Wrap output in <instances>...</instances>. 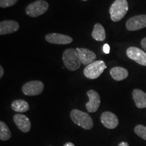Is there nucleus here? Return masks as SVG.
<instances>
[{
	"label": "nucleus",
	"mask_w": 146,
	"mask_h": 146,
	"mask_svg": "<svg viewBox=\"0 0 146 146\" xmlns=\"http://www.w3.org/2000/svg\"><path fill=\"white\" fill-rule=\"evenodd\" d=\"M129 10V5L127 0H115L110 8L111 20L118 22L122 20Z\"/></svg>",
	"instance_id": "obj_1"
},
{
	"label": "nucleus",
	"mask_w": 146,
	"mask_h": 146,
	"mask_svg": "<svg viewBox=\"0 0 146 146\" xmlns=\"http://www.w3.org/2000/svg\"><path fill=\"white\" fill-rule=\"evenodd\" d=\"M70 117L76 125L86 130L92 129L94 126V122L91 116L87 113L82 112L79 110H72L70 112Z\"/></svg>",
	"instance_id": "obj_3"
},
{
	"label": "nucleus",
	"mask_w": 146,
	"mask_h": 146,
	"mask_svg": "<svg viewBox=\"0 0 146 146\" xmlns=\"http://www.w3.org/2000/svg\"><path fill=\"white\" fill-rule=\"evenodd\" d=\"M101 121L106 128L114 129L118 125V118L114 113L111 112H104L101 116Z\"/></svg>",
	"instance_id": "obj_11"
},
{
	"label": "nucleus",
	"mask_w": 146,
	"mask_h": 146,
	"mask_svg": "<svg viewBox=\"0 0 146 146\" xmlns=\"http://www.w3.org/2000/svg\"><path fill=\"white\" fill-rule=\"evenodd\" d=\"M45 39L49 43L58 45H67L72 42V38L70 36L60 33L47 34Z\"/></svg>",
	"instance_id": "obj_10"
},
{
	"label": "nucleus",
	"mask_w": 146,
	"mask_h": 146,
	"mask_svg": "<svg viewBox=\"0 0 146 146\" xmlns=\"http://www.w3.org/2000/svg\"><path fill=\"white\" fill-rule=\"evenodd\" d=\"M44 89V84L39 81H32L25 83L22 91L26 96H34L41 94Z\"/></svg>",
	"instance_id": "obj_6"
},
{
	"label": "nucleus",
	"mask_w": 146,
	"mask_h": 146,
	"mask_svg": "<svg viewBox=\"0 0 146 146\" xmlns=\"http://www.w3.org/2000/svg\"><path fill=\"white\" fill-rule=\"evenodd\" d=\"M12 108L17 112H25L29 110V105L23 100H17L12 103Z\"/></svg>",
	"instance_id": "obj_18"
},
{
	"label": "nucleus",
	"mask_w": 146,
	"mask_h": 146,
	"mask_svg": "<svg viewBox=\"0 0 146 146\" xmlns=\"http://www.w3.org/2000/svg\"><path fill=\"white\" fill-rule=\"evenodd\" d=\"M135 133L140 137L146 141V127L142 125H138L135 127Z\"/></svg>",
	"instance_id": "obj_20"
},
{
	"label": "nucleus",
	"mask_w": 146,
	"mask_h": 146,
	"mask_svg": "<svg viewBox=\"0 0 146 146\" xmlns=\"http://www.w3.org/2000/svg\"><path fill=\"white\" fill-rule=\"evenodd\" d=\"M107 66L102 60L95 61L90 64L87 65L84 69V75L89 79H96L103 73Z\"/></svg>",
	"instance_id": "obj_4"
},
{
	"label": "nucleus",
	"mask_w": 146,
	"mask_h": 146,
	"mask_svg": "<svg viewBox=\"0 0 146 146\" xmlns=\"http://www.w3.org/2000/svg\"><path fill=\"white\" fill-rule=\"evenodd\" d=\"M127 56L139 64L146 66V53L136 47H130L127 50Z\"/></svg>",
	"instance_id": "obj_8"
},
{
	"label": "nucleus",
	"mask_w": 146,
	"mask_h": 146,
	"mask_svg": "<svg viewBox=\"0 0 146 146\" xmlns=\"http://www.w3.org/2000/svg\"><path fill=\"white\" fill-rule=\"evenodd\" d=\"M91 35L95 40L98 41H104L106 37L105 29L100 23H97L94 25V28Z\"/></svg>",
	"instance_id": "obj_17"
},
{
	"label": "nucleus",
	"mask_w": 146,
	"mask_h": 146,
	"mask_svg": "<svg viewBox=\"0 0 146 146\" xmlns=\"http://www.w3.org/2000/svg\"><path fill=\"white\" fill-rule=\"evenodd\" d=\"M62 60L66 68L70 71L78 70L81 66V62L76 49L66 50L63 53Z\"/></svg>",
	"instance_id": "obj_2"
},
{
	"label": "nucleus",
	"mask_w": 146,
	"mask_h": 146,
	"mask_svg": "<svg viewBox=\"0 0 146 146\" xmlns=\"http://www.w3.org/2000/svg\"><path fill=\"white\" fill-rule=\"evenodd\" d=\"M12 133L6 124L3 121L0 122V139L1 141H6L10 139Z\"/></svg>",
	"instance_id": "obj_19"
},
{
	"label": "nucleus",
	"mask_w": 146,
	"mask_h": 146,
	"mask_svg": "<svg viewBox=\"0 0 146 146\" xmlns=\"http://www.w3.org/2000/svg\"><path fill=\"white\" fill-rule=\"evenodd\" d=\"M89 98V102L86 104V108L89 112H95L99 108L101 100L98 92L94 90H89L87 93Z\"/></svg>",
	"instance_id": "obj_9"
},
{
	"label": "nucleus",
	"mask_w": 146,
	"mask_h": 146,
	"mask_svg": "<svg viewBox=\"0 0 146 146\" xmlns=\"http://www.w3.org/2000/svg\"><path fill=\"white\" fill-rule=\"evenodd\" d=\"M141 45L142 48L144 50V51H145L146 52V37L143 38V39L141 40Z\"/></svg>",
	"instance_id": "obj_23"
},
{
	"label": "nucleus",
	"mask_w": 146,
	"mask_h": 146,
	"mask_svg": "<svg viewBox=\"0 0 146 146\" xmlns=\"http://www.w3.org/2000/svg\"><path fill=\"white\" fill-rule=\"evenodd\" d=\"M14 121L16 125L21 131L27 133L30 131L31 124L29 118L24 114H16L14 116Z\"/></svg>",
	"instance_id": "obj_13"
},
{
	"label": "nucleus",
	"mask_w": 146,
	"mask_h": 146,
	"mask_svg": "<svg viewBox=\"0 0 146 146\" xmlns=\"http://www.w3.org/2000/svg\"><path fill=\"white\" fill-rule=\"evenodd\" d=\"M126 27L129 31H135L146 27V15L135 16L129 18L126 23Z\"/></svg>",
	"instance_id": "obj_7"
},
{
	"label": "nucleus",
	"mask_w": 146,
	"mask_h": 146,
	"mask_svg": "<svg viewBox=\"0 0 146 146\" xmlns=\"http://www.w3.org/2000/svg\"><path fill=\"white\" fill-rule=\"evenodd\" d=\"M49 5L44 0H37L30 3L26 8V13L31 17H38L45 14L48 10Z\"/></svg>",
	"instance_id": "obj_5"
},
{
	"label": "nucleus",
	"mask_w": 146,
	"mask_h": 146,
	"mask_svg": "<svg viewBox=\"0 0 146 146\" xmlns=\"http://www.w3.org/2000/svg\"><path fill=\"white\" fill-rule=\"evenodd\" d=\"M110 45L108 44H105L103 47V51L105 54H109L110 53Z\"/></svg>",
	"instance_id": "obj_22"
},
{
	"label": "nucleus",
	"mask_w": 146,
	"mask_h": 146,
	"mask_svg": "<svg viewBox=\"0 0 146 146\" xmlns=\"http://www.w3.org/2000/svg\"><path fill=\"white\" fill-rule=\"evenodd\" d=\"M64 146H75V145H74L72 143H71V142H68V143H65L64 145Z\"/></svg>",
	"instance_id": "obj_26"
},
{
	"label": "nucleus",
	"mask_w": 146,
	"mask_h": 146,
	"mask_svg": "<svg viewBox=\"0 0 146 146\" xmlns=\"http://www.w3.org/2000/svg\"><path fill=\"white\" fill-rule=\"evenodd\" d=\"M133 98L138 108H146V94L141 89H135L133 91Z\"/></svg>",
	"instance_id": "obj_15"
},
{
	"label": "nucleus",
	"mask_w": 146,
	"mask_h": 146,
	"mask_svg": "<svg viewBox=\"0 0 146 146\" xmlns=\"http://www.w3.org/2000/svg\"><path fill=\"white\" fill-rule=\"evenodd\" d=\"M118 146H129V144H128V143H127V142L123 141V142H121V143H120L119 144H118Z\"/></svg>",
	"instance_id": "obj_25"
},
{
	"label": "nucleus",
	"mask_w": 146,
	"mask_h": 146,
	"mask_svg": "<svg viewBox=\"0 0 146 146\" xmlns=\"http://www.w3.org/2000/svg\"><path fill=\"white\" fill-rule=\"evenodd\" d=\"M18 0H0V7L5 8L15 5Z\"/></svg>",
	"instance_id": "obj_21"
},
{
	"label": "nucleus",
	"mask_w": 146,
	"mask_h": 146,
	"mask_svg": "<svg viewBox=\"0 0 146 146\" xmlns=\"http://www.w3.org/2000/svg\"><path fill=\"white\" fill-rule=\"evenodd\" d=\"M77 51L78 56H79L81 64L87 66L90 64L95 62L96 59V55L93 51L89 50L87 48H77L76 49Z\"/></svg>",
	"instance_id": "obj_12"
},
{
	"label": "nucleus",
	"mask_w": 146,
	"mask_h": 146,
	"mask_svg": "<svg viewBox=\"0 0 146 146\" xmlns=\"http://www.w3.org/2000/svg\"><path fill=\"white\" fill-rule=\"evenodd\" d=\"M4 74V70H3L2 66H0V78H2Z\"/></svg>",
	"instance_id": "obj_24"
},
{
	"label": "nucleus",
	"mask_w": 146,
	"mask_h": 146,
	"mask_svg": "<svg viewBox=\"0 0 146 146\" xmlns=\"http://www.w3.org/2000/svg\"><path fill=\"white\" fill-rule=\"evenodd\" d=\"M19 24L14 21H3L0 23V35L13 33L19 29Z\"/></svg>",
	"instance_id": "obj_14"
},
{
	"label": "nucleus",
	"mask_w": 146,
	"mask_h": 146,
	"mask_svg": "<svg viewBox=\"0 0 146 146\" xmlns=\"http://www.w3.org/2000/svg\"><path fill=\"white\" fill-rule=\"evenodd\" d=\"M110 72V75L113 79L116 81H123L129 76L128 70L123 67H114V68H111Z\"/></svg>",
	"instance_id": "obj_16"
},
{
	"label": "nucleus",
	"mask_w": 146,
	"mask_h": 146,
	"mask_svg": "<svg viewBox=\"0 0 146 146\" xmlns=\"http://www.w3.org/2000/svg\"><path fill=\"white\" fill-rule=\"evenodd\" d=\"M83 1H87V0H83Z\"/></svg>",
	"instance_id": "obj_27"
}]
</instances>
